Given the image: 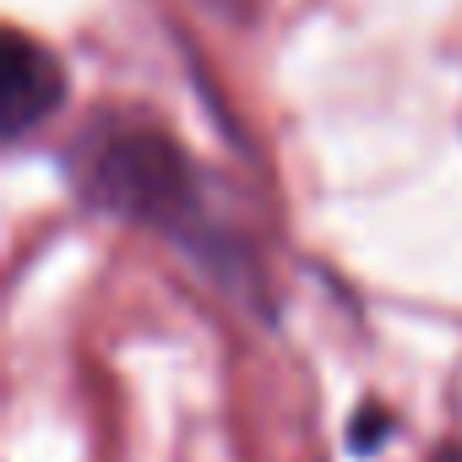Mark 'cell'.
I'll use <instances>...</instances> for the list:
<instances>
[{"label": "cell", "mask_w": 462, "mask_h": 462, "mask_svg": "<svg viewBox=\"0 0 462 462\" xmlns=\"http://www.w3.org/2000/svg\"><path fill=\"white\" fill-rule=\"evenodd\" d=\"M71 180L98 212L152 228L169 245H180L190 262H201L212 278L240 283L256 273L245 240L223 223V212L207 190V174L174 136H163L152 125H131V120L104 125L77 142Z\"/></svg>", "instance_id": "obj_1"}, {"label": "cell", "mask_w": 462, "mask_h": 462, "mask_svg": "<svg viewBox=\"0 0 462 462\" xmlns=\"http://www.w3.org/2000/svg\"><path fill=\"white\" fill-rule=\"evenodd\" d=\"M66 104V66L55 50H44L28 33L6 39V60H0V136L23 142L44 120H55Z\"/></svg>", "instance_id": "obj_2"}]
</instances>
